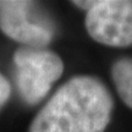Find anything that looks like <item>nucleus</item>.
Masks as SVG:
<instances>
[{
  "label": "nucleus",
  "mask_w": 132,
  "mask_h": 132,
  "mask_svg": "<svg viewBox=\"0 0 132 132\" xmlns=\"http://www.w3.org/2000/svg\"><path fill=\"white\" fill-rule=\"evenodd\" d=\"M12 60L15 85L21 99L28 105L42 102L64 72L61 57L47 48L21 45L15 50Z\"/></svg>",
  "instance_id": "obj_2"
},
{
  "label": "nucleus",
  "mask_w": 132,
  "mask_h": 132,
  "mask_svg": "<svg viewBox=\"0 0 132 132\" xmlns=\"http://www.w3.org/2000/svg\"><path fill=\"white\" fill-rule=\"evenodd\" d=\"M114 99L94 76L66 81L33 119L29 132H105Z\"/></svg>",
  "instance_id": "obj_1"
},
{
  "label": "nucleus",
  "mask_w": 132,
  "mask_h": 132,
  "mask_svg": "<svg viewBox=\"0 0 132 132\" xmlns=\"http://www.w3.org/2000/svg\"><path fill=\"white\" fill-rule=\"evenodd\" d=\"M11 97V85L1 72H0V110L4 108Z\"/></svg>",
  "instance_id": "obj_6"
},
{
  "label": "nucleus",
  "mask_w": 132,
  "mask_h": 132,
  "mask_svg": "<svg viewBox=\"0 0 132 132\" xmlns=\"http://www.w3.org/2000/svg\"><path fill=\"white\" fill-rule=\"evenodd\" d=\"M111 78L120 98L132 109V57H121L114 62Z\"/></svg>",
  "instance_id": "obj_5"
},
{
  "label": "nucleus",
  "mask_w": 132,
  "mask_h": 132,
  "mask_svg": "<svg viewBox=\"0 0 132 132\" xmlns=\"http://www.w3.org/2000/svg\"><path fill=\"white\" fill-rule=\"evenodd\" d=\"M0 31L22 47L45 48L54 39L56 27L39 3L0 0Z\"/></svg>",
  "instance_id": "obj_3"
},
{
  "label": "nucleus",
  "mask_w": 132,
  "mask_h": 132,
  "mask_svg": "<svg viewBox=\"0 0 132 132\" xmlns=\"http://www.w3.org/2000/svg\"><path fill=\"white\" fill-rule=\"evenodd\" d=\"M72 4L87 10L86 29L95 42L114 48L132 45V1L92 0Z\"/></svg>",
  "instance_id": "obj_4"
}]
</instances>
